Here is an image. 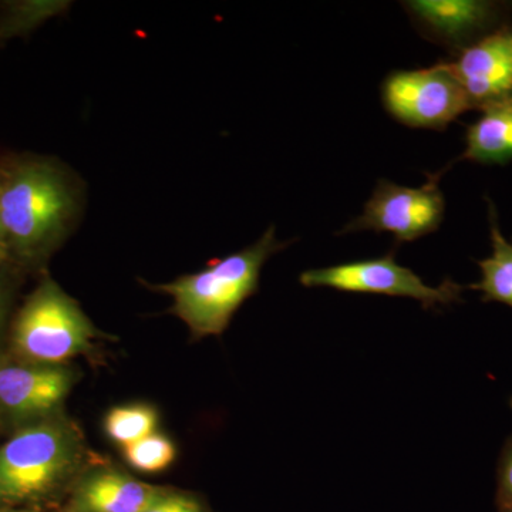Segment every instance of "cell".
Returning a JSON list of instances; mask_svg holds the SVG:
<instances>
[{
    "instance_id": "obj_1",
    "label": "cell",
    "mask_w": 512,
    "mask_h": 512,
    "mask_svg": "<svg viewBox=\"0 0 512 512\" xmlns=\"http://www.w3.org/2000/svg\"><path fill=\"white\" fill-rule=\"evenodd\" d=\"M86 184L59 158L42 154L0 157V228L10 264H45L82 222Z\"/></svg>"
},
{
    "instance_id": "obj_2",
    "label": "cell",
    "mask_w": 512,
    "mask_h": 512,
    "mask_svg": "<svg viewBox=\"0 0 512 512\" xmlns=\"http://www.w3.org/2000/svg\"><path fill=\"white\" fill-rule=\"evenodd\" d=\"M288 244L278 241L271 225L254 244L215 259L200 272L148 286L173 298L170 312L183 320L195 338L218 336L228 328L242 303L258 291L265 262Z\"/></svg>"
},
{
    "instance_id": "obj_3",
    "label": "cell",
    "mask_w": 512,
    "mask_h": 512,
    "mask_svg": "<svg viewBox=\"0 0 512 512\" xmlns=\"http://www.w3.org/2000/svg\"><path fill=\"white\" fill-rule=\"evenodd\" d=\"M82 454L79 431L56 414L23 424L0 446V508L53 497L77 473Z\"/></svg>"
},
{
    "instance_id": "obj_4",
    "label": "cell",
    "mask_w": 512,
    "mask_h": 512,
    "mask_svg": "<svg viewBox=\"0 0 512 512\" xmlns=\"http://www.w3.org/2000/svg\"><path fill=\"white\" fill-rule=\"evenodd\" d=\"M100 332L79 302L49 275L20 306L10 329V348L19 362L66 366L93 348Z\"/></svg>"
},
{
    "instance_id": "obj_5",
    "label": "cell",
    "mask_w": 512,
    "mask_h": 512,
    "mask_svg": "<svg viewBox=\"0 0 512 512\" xmlns=\"http://www.w3.org/2000/svg\"><path fill=\"white\" fill-rule=\"evenodd\" d=\"M382 100L390 116L400 123L430 130H444L471 110L448 63L390 73L382 84Z\"/></svg>"
},
{
    "instance_id": "obj_6",
    "label": "cell",
    "mask_w": 512,
    "mask_h": 512,
    "mask_svg": "<svg viewBox=\"0 0 512 512\" xmlns=\"http://www.w3.org/2000/svg\"><path fill=\"white\" fill-rule=\"evenodd\" d=\"M299 281L306 288H330L342 292L412 298L419 301L424 309L461 302L464 289L451 279H446L436 288L424 284L423 279L414 274L412 269L397 264L393 255L309 269L303 272Z\"/></svg>"
},
{
    "instance_id": "obj_7",
    "label": "cell",
    "mask_w": 512,
    "mask_h": 512,
    "mask_svg": "<svg viewBox=\"0 0 512 512\" xmlns=\"http://www.w3.org/2000/svg\"><path fill=\"white\" fill-rule=\"evenodd\" d=\"M440 175H431L421 187L410 188L380 180L362 214L349 222L340 234L387 232L397 242H412L439 229L446 212V200L439 185Z\"/></svg>"
},
{
    "instance_id": "obj_8",
    "label": "cell",
    "mask_w": 512,
    "mask_h": 512,
    "mask_svg": "<svg viewBox=\"0 0 512 512\" xmlns=\"http://www.w3.org/2000/svg\"><path fill=\"white\" fill-rule=\"evenodd\" d=\"M74 383L76 375L67 366L0 360V410L22 426L55 416Z\"/></svg>"
},
{
    "instance_id": "obj_9",
    "label": "cell",
    "mask_w": 512,
    "mask_h": 512,
    "mask_svg": "<svg viewBox=\"0 0 512 512\" xmlns=\"http://www.w3.org/2000/svg\"><path fill=\"white\" fill-rule=\"evenodd\" d=\"M450 64L471 110L512 100V26H501L458 52Z\"/></svg>"
},
{
    "instance_id": "obj_10",
    "label": "cell",
    "mask_w": 512,
    "mask_h": 512,
    "mask_svg": "<svg viewBox=\"0 0 512 512\" xmlns=\"http://www.w3.org/2000/svg\"><path fill=\"white\" fill-rule=\"evenodd\" d=\"M403 5L424 35L458 52L498 29L503 16L500 5L483 0H412Z\"/></svg>"
},
{
    "instance_id": "obj_11",
    "label": "cell",
    "mask_w": 512,
    "mask_h": 512,
    "mask_svg": "<svg viewBox=\"0 0 512 512\" xmlns=\"http://www.w3.org/2000/svg\"><path fill=\"white\" fill-rule=\"evenodd\" d=\"M165 490L114 468L100 467L74 483L64 512H143Z\"/></svg>"
},
{
    "instance_id": "obj_12",
    "label": "cell",
    "mask_w": 512,
    "mask_h": 512,
    "mask_svg": "<svg viewBox=\"0 0 512 512\" xmlns=\"http://www.w3.org/2000/svg\"><path fill=\"white\" fill-rule=\"evenodd\" d=\"M461 158L480 164L512 161V100L481 111L480 119L467 128Z\"/></svg>"
},
{
    "instance_id": "obj_13",
    "label": "cell",
    "mask_w": 512,
    "mask_h": 512,
    "mask_svg": "<svg viewBox=\"0 0 512 512\" xmlns=\"http://www.w3.org/2000/svg\"><path fill=\"white\" fill-rule=\"evenodd\" d=\"M488 207L493 254L478 261L481 279L470 288L483 293V302L504 303L512 308V244L501 234L493 202L488 201Z\"/></svg>"
},
{
    "instance_id": "obj_14",
    "label": "cell",
    "mask_w": 512,
    "mask_h": 512,
    "mask_svg": "<svg viewBox=\"0 0 512 512\" xmlns=\"http://www.w3.org/2000/svg\"><path fill=\"white\" fill-rule=\"evenodd\" d=\"M158 420L157 410L150 404H126L107 413L104 430L110 440L124 447L156 433Z\"/></svg>"
},
{
    "instance_id": "obj_15",
    "label": "cell",
    "mask_w": 512,
    "mask_h": 512,
    "mask_svg": "<svg viewBox=\"0 0 512 512\" xmlns=\"http://www.w3.org/2000/svg\"><path fill=\"white\" fill-rule=\"evenodd\" d=\"M123 456L128 466L138 473L157 474L171 467L177 457V448L170 437L153 433L124 446Z\"/></svg>"
},
{
    "instance_id": "obj_16",
    "label": "cell",
    "mask_w": 512,
    "mask_h": 512,
    "mask_svg": "<svg viewBox=\"0 0 512 512\" xmlns=\"http://www.w3.org/2000/svg\"><path fill=\"white\" fill-rule=\"evenodd\" d=\"M0 39L22 35L56 10L55 3H6L0 8Z\"/></svg>"
},
{
    "instance_id": "obj_17",
    "label": "cell",
    "mask_w": 512,
    "mask_h": 512,
    "mask_svg": "<svg viewBox=\"0 0 512 512\" xmlns=\"http://www.w3.org/2000/svg\"><path fill=\"white\" fill-rule=\"evenodd\" d=\"M497 504L500 511L512 510V434L505 441L498 460Z\"/></svg>"
},
{
    "instance_id": "obj_18",
    "label": "cell",
    "mask_w": 512,
    "mask_h": 512,
    "mask_svg": "<svg viewBox=\"0 0 512 512\" xmlns=\"http://www.w3.org/2000/svg\"><path fill=\"white\" fill-rule=\"evenodd\" d=\"M143 512H208L198 498L178 491L165 490Z\"/></svg>"
},
{
    "instance_id": "obj_19",
    "label": "cell",
    "mask_w": 512,
    "mask_h": 512,
    "mask_svg": "<svg viewBox=\"0 0 512 512\" xmlns=\"http://www.w3.org/2000/svg\"><path fill=\"white\" fill-rule=\"evenodd\" d=\"M18 272L19 269L15 266L0 269V335L8 322L10 306L18 284Z\"/></svg>"
},
{
    "instance_id": "obj_20",
    "label": "cell",
    "mask_w": 512,
    "mask_h": 512,
    "mask_svg": "<svg viewBox=\"0 0 512 512\" xmlns=\"http://www.w3.org/2000/svg\"><path fill=\"white\" fill-rule=\"evenodd\" d=\"M6 266H13L10 264V256L8 247H6L5 238H3L2 228H0V269Z\"/></svg>"
},
{
    "instance_id": "obj_21",
    "label": "cell",
    "mask_w": 512,
    "mask_h": 512,
    "mask_svg": "<svg viewBox=\"0 0 512 512\" xmlns=\"http://www.w3.org/2000/svg\"><path fill=\"white\" fill-rule=\"evenodd\" d=\"M0 512H32V511L19 510V508H0Z\"/></svg>"
},
{
    "instance_id": "obj_22",
    "label": "cell",
    "mask_w": 512,
    "mask_h": 512,
    "mask_svg": "<svg viewBox=\"0 0 512 512\" xmlns=\"http://www.w3.org/2000/svg\"><path fill=\"white\" fill-rule=\"evenodd\" d=\"M500 512H512V510H504V511H500Z\"/></svg>"
}]
</instances>
